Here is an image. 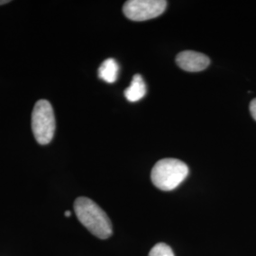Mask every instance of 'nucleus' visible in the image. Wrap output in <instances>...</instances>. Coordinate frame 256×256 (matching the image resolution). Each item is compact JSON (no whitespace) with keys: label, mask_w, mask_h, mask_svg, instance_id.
<instances>
[{"label":"nucleus","mask_w":256,"mask_h":256,"mask_svg":"<svg viewBox=\"0 0 256 256\" xmlns=\"http://www.w3.org/2000/svg\"><path fill=\"white\" fill-rule=\"evenodd\" d=\"M74 210L79 221L92 234L106 239L112 234V223L101 207L88 198H78L74 202Z\"/></svg>","instance_id":"obj_1"},{"label":"nucleus","mask_w":256,"mask_h":256,"mask_svg":"<svg viewBox=\"0 0 256 256\" xmlns=\"http://www.w3.org/2000/svg\"><path fill=\"white\" fill-rule=\"evenodd\" d=\"M189 174V168L176 158L158 160L152 169L151 180L156 187L162 191H172L184 182Z\"/></svg>","instance_id":"obj_2"},{"label":"nucleus","mask_w":256,"mask_h":256,"mask_svg":"<svg viewBox=\"0 0 256 256\" xmlns=\"http://www.w3.org/2000/svg\"><path fill=\"white\" fill-rule=\"evenodd\" d=\"M32 129L37 142L41 146L48 144L54 136L55 117L50 102H37L32 114Z\"/></svg>","instance_id":"obj_3"},{"label":"nucleus","mask_w":256,"mask_h":256,"mask_svg":"<svg viewBox=\"0 0 256 256\" xmlns=\"http://www.w3.org/2000/svg\"><path fill=\"white\" fill-rule=\"evenodd\" d=\"M166 7L164 0H129L124 3L122 12L128 19L140 22L160 16Z\"/></svg>","instance_id":"obj_4"},{"label":"nucleus","mask_w":256,"mask_h":256,"mask_svg":"<svg viewBox=\"0 0 256 256\" xmlns=\"http://www.w3.org/2000/svg\"><path fill=\"white\" fill-rule=\"evenodd\" d=\"M178 66L185 72H198L206 70L210 64L207 55L194 50H184L176 57Z\"/></svg>","instance_id":"obj_5"},{"label":"nucleus","mask_w":256,"mask_h":256,"mask_svg":"<svg viewBox=\"0 0 256 256\" xmlns=\"http://www.w3.org/2000/svg\"><path fill=\"white\" fill-rule=\"evenodd\" d=\"M146 94V86L140 74L133 76L131 84L124 90V96L131 102L142 100Z\"/></svg>","instance_id":"obj_6"},{"label":"nucleus","mask_w":256,"mask_h":256,"mask_svg":"<svg viewBox=\"0 0 256 256\" xmlns=\"http://www.w3.org/2000/svg\"><path fill=\"white\" fill-rule=\"evenodd\" d=\"M119 64L113 58H108L102 62L98 70V76L104 82L112 84L117 81L119 74Z\"/></svg>","instance_id":"obj_7"},{"label":"nucleus","mask_w":256,"mask_h":256,"mask_svg":"<svg viewBox=\"0 0 256 256\" xmlns=\"http://www.w3.org/2000/svg\"><path fill=\"white\" fill-rule=\"evenodd\" d=\"M148 256H174L172 248L164 243H158L151 248Z\"/></svg>","instance_id":"obj_8"},{"label":"nucleus","mask_w":256,"mask_h":256,"mask_svg":"<svg viewBox=\"0 0 256 256\" xmlns=\"http://www.w3.org/2000/svg\"><path fill=\"white\" fill-rule=\"evenodd\" d=\"M250 114H252V118L256 120V98L250 102Z\"/></svg>","instance_id":"obj_9"},{"label":"nucleus","mask_w":256,"mask_h":256,"mask_svg":"<svg viewBox=\"0 0 256 256\" xmlns=\"http://www.w3.org/2000/svg\"><path fill=\"white\" fill-rule=\"evenodd\" d=\"M9 2V0H0V5H4V4H7Z\"/></svg>","instance_id":"obj_10"},{"label":"nucleus","mask_w":256,"mask_h":256,"mask_svg":"<svg viewBox=\"0 0 256 256\" xmlns=\"http://www.w3.org/2000/svg\"><path fill=\"white\" fill-rule=\"evenodd\" d=\"M64 216H66V218H70V216H72V212H70V210H66V212H64Z\"/></svg>","instance_id":"obj_11"}]
</instances>
